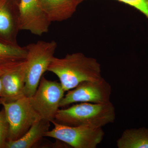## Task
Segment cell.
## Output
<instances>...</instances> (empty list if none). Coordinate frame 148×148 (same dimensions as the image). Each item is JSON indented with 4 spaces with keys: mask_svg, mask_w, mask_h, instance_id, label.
Segmentation results:
<instances>
[{
    "mask_svg": "<svg viewBox=\"0 0 148 148\" xmlns=\"http://www.w3.org/2000/svg\"><path fill=\"white\" fill-rule=\"evenodd\" d=\"M47 71L58 77L65 91L71 90L83 82L103 78L98 61L80 52L68 54L63 58L53 57Z\"/></svg>",
    "mask_w": 148,
    "mask_h": 148,
    "instance_id": "6da1fadb",
    "label": "cell"
},
{
    "mask_svg": "<svg viewBox=\"0 0 148 148\" xmlns=\"http://www.w3.org/2000/svg\"><path fill=\"white\" fill-rule=\"evenodd\" d=\"M115 108L110 101L98 104L81 103L58 110L54 121L71 126L103 128L116 119Z\"/></svg>",
    "mask_w": 148,
    "mask_h": 148,
    "instance_id": "7a4b0ae2",
    "label": "cell"
},
{
    "mask_svg": "<svg viewBox=\"0 0 148 148\" xmlns=\"http://www.w3.org/2000/svg\"><path fill=\"white\" fill-rule=\"evenodd\" d=\"M57 44L54 40L38 41L25 46L27 51L25 96L31 98L34 94L43 75L54 56Z\"/></svg>",
    "mask_w": 148,
    "mask_h": 148,
    "instance_id": "3957f363",
    "label": "cell"
},
{
    "mask_svg": "<svg viewBox=\"0 0 148 148\" xmlns=\"http://www.w3.org/2000/svg\"><path fill=\"white\" fill-rule=\"evenodd\" d=\"M0 104L3 107L8 123V141H14L21 138L33 124L41 119L32 106L30 98L26 96Z\"/></svg>",
    "mask_w": 148,
    "mask_h": 148,
    "instance_id": "277c9868",
    "label": "cell"
},
{
    "mask_svg": "<svg viewBox=\"0 0 148 148\" xmlns=\"http://www.w3.org/2000/svg\"><path fill=\"white\" fill-rule=\"evenodd\" d=\"M53 129L49 130L45 137L54 138L74 148H96L104 138L103 128L85 126H71L51 122Z\"/></svg>",
    "mask_w": 148,
    "mask_h": 148,
    "instance_id": "5b68a950",
    "label": "cell"
},
{
    "mask_svg": "<svg viewBox=\"0 0 148 148\" xmlns=\"http://www.w3.org/2000/svg\"><path fill=\"white\" fill-rule=\"evenodd\" d=\"M65 92L60 83L42 76L30 101L42 119L51 122L55 119Z\"/></svg>",
    "mask_w": 148,
    "mask_h": 148,
    "instance_id": "8992f818",
    "label": "cell"
},
{
    "mask_svg": "<svg viewBox=\"0 0 148 148\" xmlns=\"http://www.w3.org/2000/svg\"><path fill=\"white\" fill-rule=\"evenodd\" d=\"M112 93L110 85L105 79L87 81L68 91L60 102V107L76 103H105L110 101Z\"/></svg>",
    "mask_w": 148,
    "mask_h": 148,
    "instance_id": "52a82bcc",
    "label": "cell"
},
{
    "mask_svg": "<svg viewBox=\"0 0 148 148\" xmlns=\"http://www.w3.org/2000/svg\"><path fill=\"white\" fill-rule=\"evenodd\" d=\"M3 92L0 103L16 101L25 96L26 60L14 61L0 66Z\"/></svg>",
    "mask_w": 148,
    "mask_h": 148,
    "instance_id": "ba28073f",
    "label": "cell"
},
{
    "mask_svg": "<svg viewBox=\"0 0 148 148\" xmlns=\"http://www.w3.org/2000/svg\"><path fill=\"white\" fill-rule=\"evenodd\" d=\"M19 11L20 30L29 31L38 36L48 32L51 22L39 0H20Z\"/></svg>",
    "mask_w": 148,
    "mask_h": 148,
    "instance_id": "9c48e42d",
    "label": "cell"
},
{
    "mask_svg": "<svg viewBox=\"0 0 148 148\" xmlns=\"http://www.w3.org/2000/svg\"><path fill=\"white\" fill-rule=\"evenodd\" d=\"M20 0H0V39L17 44Z\"/></svg>",
    "mask_w": 148,
    "mask_h": 148,
    "instance_id": "30bf717a",
    "label": "cell"
},
{
    "mask_svg": "<svg viewBox=\"0 0 148 148\" xmlns=\"http://www.w3.org/2000/svg\"><path fill=\"white\" fill-rule=\"evenodd\" d=\"M51 22L62 21L71 18L76 10L75 0H39Z\"/></svg>",
    "mask_w": 148,
    "mask_h": 148,
    "instance_id": "8fae6325",
    "label": "cell"
},
{
    "mask_svg": "<svg viewBox=\"0 0 148 148\" xmlns=\"http://www.w3.org/2000/svg\"><path fill=\"white\" fill-rule=\"evenodd\" d=\"M50 122L40 119L32 125L21 138L14 141H8L5 148H31L36 145L49 130Z\"/></svg>",
    "mask_w": 148,
    "mask_h": 148,
    "instance_id": "7c38bea8",
    "label": "cell"
},
{
    "mask_svg": "<svg viewBox=\"0 0 148 148\" xmlns=\"http://www.w3.org/2000/svg\"><path fill=\"white\" fill-rule=\"evenodd\" d=\"M118 148H148V128L125 130L117 140Z\"/></svg>",
    "mask_w": 148,
    "mask_h": 148,
    "instance_id": "4fadbf2b",
    "label": "cell"
},
{
    "mask_svg": "<svg viewBox=\"0 0 148 148\" xmlns=\"http://www.w3.org/2000/svg\"><path fill=\"white\" fill-rule=\"evenodd\" d=\"M27 55L25 47H21L18 44H12L0 39V66L26 60Z\"/></svg>",
    "mask_w": 148,
    "mask_h": 148,
    "instance_id": "5bb4252c",
    "label": "cell"
},
{
    "mask_svg": "<svg viewBox=\"0 0 148 148\" xmlns=\"http://www.w3.org/2000/svg\"><path fill=\"white\" fill-rule=\"evenodd\" d=\"M85 0H75L78 5ZM140 11L148 19V0H116Z\"/></svg>",
    "mask_w": 148,
    "mask_h": 148,
    "instance_id": "9a60e30c",
    "label": "cell"
},
{
    "mask_svg": "<svg viewBox=\"0 0 148 148\" xmlns=\"http://www.w3.org/2000/svg\"><path fill=\"white\" fill-rule=\"evenodd\" d=\"M8 123L4 109L0 112V148H4L8 141Z\"/></svg>",
    "mask_w": 148,
    "mask_h": 148,
    "instance_id": "2e32d148",
    "label": "cell"
},
{
    "mask_svg": "<svg viewBox=\"0 0 148 148\" xmlns=\"http://www.w3.org/2000/svg\"><path fill=\"white\" fill-rule=\"evenodd\" d=\"M1 69H0V97L1 96L3 92L2 83L1 78Z\"/></svg>",
    "mask_w": 148,
    "mask_h": 148,
    "instance_id": "e0dca14e",
    "label": "cell"
}]
</instances>
